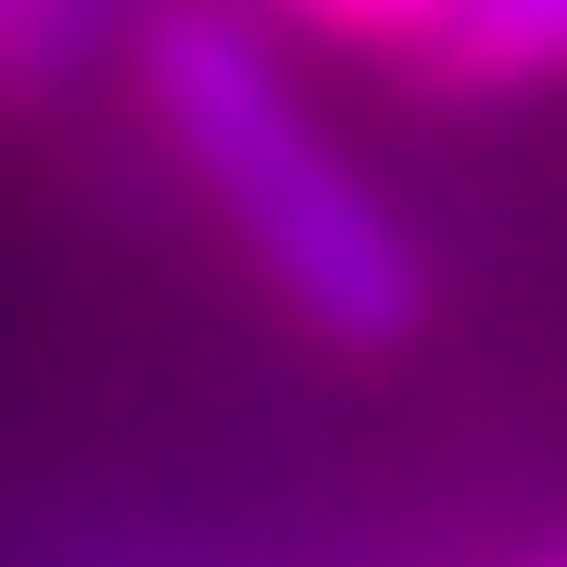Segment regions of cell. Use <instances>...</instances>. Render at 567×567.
<instances>
[{
	"label": "cell",
	"mask_w": 567,
	"mask_h": 567,
	"mask_svg": "<svg viewBox=\"0 0 567 567\" xmlns=\"http://www.w3.org/2000/svg\"><path fill=\"white\" fill-rule=\"evenodd\" d=\"M140 102L164 126V152L189 164V189L215 203V227L252 252V278L278 290L316 341L391 353L429 316V265L404 240V215H391L379 177L316 126L303 76L265 51V25L164 13L140 39Z\"/></svg>",
	"instance_id": "1"
},
{
	"label": "cell",
	"mask_w": 567,
	"mask_h": 567,
	"mask_svg": "<svg viewBox=\"0 0 567 567\" xmlns=\"http://www.w3.org/2000/svg\"><path fill=\"white\" fill-rule=\"evenodd\" d=\"M63 51H76V0H0V89L51 76Z\"/></svg>",
	"instance_id": "4"
},
{
	"label": "cell",
	"mask_w": 567,
	"mask_h": 567,
	"mask_svg": "<svg viewBox=\"0 0 567 567\" xmlns=\"http://www.w3.org/2000/svg\"><path fill=\"white\" fill-rule=\"evenodd\" d=\"M416 76L466 89V102H517V89H567V0H454Z\"/></svg>",
	"instance_id": "2"
},
{
	"label": "cell",
	"mask_w": 567,
	"mask_h": 567,
	"mask_svg": "<svg viewBox=\"0 0 567 567\" xmlns=\"http://www.w3.org/2000/svg\"><path fill=\"white\" fill-rule=\"evenodd\" d=\"M265 25H290V39H328L353 63H416L429 39H442L454 0H252Z\"/></svg>",
	"instance_id": "3"
}]
</instances>
